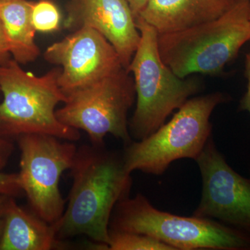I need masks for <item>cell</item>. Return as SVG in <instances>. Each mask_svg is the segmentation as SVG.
<instances>
[{
  "label": "cell",
  "instance_id": "obj_1",
  "mask_svg": "<svg viewBox=\"0 0 250 250\" xmlns=\"http://www.w3.org/2000/svg\"><path fill=\"white\" fill-rule=\"evenodd\" d=\"M71 189L63 214L54 223L59 239L89 238L108 250L109 224L117 204L129 197L131 173L125 167L122 153L104 145L77 147L70 167Z\"/></svg>",
  "mask_w": 250,
  "mask_h": 250
},
{
  "label": "cell",
  "instance_id": "obj_2",
  "mask_svg": "<svg viewBox=\"0 0 250 250\" xmlns=\"http://www.w3.org/2000/svg\"><path fill=\"white\" fill-rule=\"evenodd\" d=\"M61 67L41 76L26 71L10 59L0 65V136L6 139L27 134H42L77 142L79 130L62 124L57 106L67 98L59 86Z\"/></svg>",
  "mask_w": 250,
  "mask_h": 250
},
{
  "label": "cell",
  "instance_id": "obj_3",
  "mask_svg": "<svg viewBox=\"0 0 250 250\" xmlns=\"http://www.w3.org/2000/svg\"><path fill=\"white\" fill-rule=\"evenodd\" d=\"M250 0H234L220 17L186 30L158 34L163 62L176 75H218L250 41Z\"/></svg>",
  "mask_w": 250,
  "mask_h": 250
},
{
  "label": "cell",
  "instance_id": "obj_4",
  "mask_svg": "<svg viewBox=\"0 0 250 250\" xmlns=\"http://www.w3.org/2000/svg\"><path fill=\"white\" fill-rule=\"evenodd\" d=\"M141 34L138 48L126 70L132 74L136 89V108L129 121L131 139L141 141L166 123V119L188 100L201 91L196 77L180 78L163 62L158 47V33L138 16Z\"/></svg>",
  "mask_w": 250,
  "mask_h": 250
},
{
  "label": "cell",
  "instance_id": "obj_5",
  "mask_svg": "<svg viewBox=\"0 0 250 250\" xmlns=\"http://www.w3.org/2000/svg\"><path fill=\"white\" fill-rule=\"evenodd\" d=\"M109 230L147 235L174 250H250L248 233L210 219L159 210L141 193L117 204Z\"/></svg>",
  "mask_w": 250,
  "mask_h": 250
},
{
  "label": "cell",
  "instance_id": "obj_6",
  "mask_svg": "<svg viewBox=\"0 0 250 250\" xmlns=\"http://www.w3.org/2000/svg\"><path fill=\"white\" fill-rule=\"evenodd\" d=\"M229 99L215 92L188 100L168 123L146 139L125 145L122 156L126 170L159 176L174 161L195 160L212 136V113Z\"/></svg>",
  "mask_w": 250,
  "mask_h": 250
},
{
  "label": "cell",
  "instance_id": "obj_7",
  "mask_svg": "<svg viewBox=\"0 0 250 250\" xmlns=\"http://www.w3.org/2000/svg\"><path fill=\"white\" fill-rule=\"evenodd\" d=\"M62 107L56 111L62 124L88 135L93 145H104L107 135L132 141L128 113L136 102L134 79L126 69L104 77L67 95Z\"/></svg>",
  "mask_w": 250,
  "mask_h": 250
},
{
  "label": "cell",
  "instance_id": "obj_8",
  "mask_svg": "<svg viewBox=\"0 0 250 250\" xmlns=\"http://www.w3.org/2000/svg\"><path fill=\"white\" fill-rule=\"evenodd\" d=\"M17 139L21 152L18 174L23 193L34 213L47 223H56L66 207L59 184L73 164L77 146L49 135H23Z\"/></svg>",
  "mask_w": 250,
  "mask_h": 250
},
{
  "label": "cell",
  "instance_id": "obj_9",
  "mask_svg": "<svg viewBox=\"0 0 250 250\" xmlns=\"http://www.w3.org/2000/svg\"><path fill=\"white\" fill-rule=\"evenodd\" d=\"M195 161L201 174L202 191L192 215L220 222L250 235V179L229 165L213 136Z\"/></svg>",
  "mask_w": 250,
  "mask_h": 250
},
{
  "label": "cell",
  "instance_id": "obj_10",
  "mask_svg": "<svg viewBox=\"0 0 250 250\" xmlns=\"http://www.w3.org/2000/svg\"><path fill=\"white\" fill-rule=\"evenodd\" d=\"M43 57L61 67L59 86L66 96L125 68L114 47L89 27L72 31L49 45Z\"/></svg>",
  "mask_w": 250,
  "mask_h": 250
},
{
  "label": "cell",
  "instance_id": "obj_11",
  "mask_svg": "<svg viewBox=\"0 0 250 250\" xmlns=\"http://www.w3.org/2000/svg\"><path fill=\"white\" fill-rule=\"evenodd\" d=\"M63 25L71 32L82 27L98 31L116 49L125 69L141 40L136 18L125 0H72Z\"/></svg>",
  "mask_w": 250,
  "mask_h": 250
},
{
  "label": "cell",
  "instance_id": "obj_12",
  "mask_svg": "<svg viewBox=\"0 0 250 250\" xmlns=\"http://www.w3.org/2000/svg\"><path fill=\"white\" fill-rule=\"evenodd\" d=\"M234 0H149L139 17L158 34L186 30L225 14ZM138 17V16H137Z\"/></svg>",
  "mask_w": 250,
  "mask_h": 250
},
{
  "label": "cell",
  "instance_id": "obj_13",
  "mask_svg": "<svg viewBox=\"0 0 250 250\" xmlns=\"http://www.w3.org/2000/svg\"><path fill=\"white\" fill-rule=\"evenodd\" d=\"M54 223H47L10 198L0 250H52L63 248Z\"/></svg>",
  "mask_w": 250,
  "mask_h": 250
},
{
  "label": "cell",
  "instance_id": "obj_14",
  "mask_svg": "<svg viewBox=\"0 0 250 250\" xmlns=\"http://www.w3.org/2000/svg\"><path fill=\"white\" fill-rule=\"evenodd\" d=\"M33 3L27 0H0V20L10 54L21 65L35 62L41 54L31 20Z\"/></svg>",
  "mask_w": 250,
  "mask_h": 250
},
{
  "label": "cell",
  "instance_id": "obj_15",
  "mask_svg": "<svg viewBox=\"0 0 250 250\" xmlns=\"http://www.w3.org/2000/svg\"><path fill=\"white\" fill-rule=\"evenodd\" d=\"M108 250H174L147 235L109 230Z\"/></svg>",
  "mask_w": 250,
  "mask_h": 250
},
{
  "label": "cell",
  "instance_id": "obj_16",
  "mask_svg": "<svg viewBox=\"0 0 250 250\" xmlns=\"http://www.w3.org/2000/svg\"><path fill=\"white\" fill-rule=\"evenodd\" d=\"M31 20L36 31L53 32L59 30L62 14L57 5L49 0H40L33 3Z\"/></svg>",
  "mask_w": 250,
  "mask_h": 250
},
{
  "label": "cell",
  "instance_id": "obj_17",
  "mask_svg": "<svg viewBox=\"0 0 250 250\" xmlns=\"http://www.w3.org/2000/svg\"><path fill=\"white\" fill-rule=\"evenodd\" d=\"M23 193L18 173H5L0 170V194L17 197Z\"/></svg>",
  "mask_w": 250,
  "mask_h": 250
},
{
  "label": "cell",
  "instance_id": "obj_18",
  "mask_svg": "<svg viewBox=\"0 0 250 250\" xmlns=\"http://www.w3.org/2000/svg\"><path fill=\"white\" fill-rule=\"evenodd\" d=\"M14 150L13 143L9 139L0 136V170L7 165Z\"/></svg>",
  "mask_w": 250,
  "mask_h": 250
},
{
  "label": "cell",
  "instance_id": "obj_19",
  "mask_svg": "<svg viewBox=\"0 0 250 250\" xmlns=\"http://www.w3.org/2000/svg\"><path fill=\"white\" fill-rule=\"evenodd\" d=\"M245 67H246L245 74L248 80V85H247L246 93L240 103L239 108L241 111H248L250 115V52L247 54Z\"/></svg>",
  "mask_w": 250,
  "mask_h": 250
},
{
  "label": "cell",
  "instance_id": "obj_20",
  "mask_svg": "<svg viewBox=\"0 0 250 250\" xmlns=\"http://www.w3.org/2000/svg\"><path fill=\"white\" fill-rule=\"evenodd\" d=\"M11 57L4 27L0 20V65L9 61Z\"/></svg>",
  "mask_w": 250,
  "mask_h": 250
},
{
  "label": "cell",
  "instance_id": "obj_21",
  "mask_svg": "<svg viewBox=\"0 0 250 250\" xmlns=\"http://www.w3.org/2000/svg\"><path fill=\"white\" fill-rule=\"evenodd\" d=\"M11 197L8 195L0 194V239H1V234H2L3 228H4L6 208H7L8 204H9Z\"/></svg>",
  "mask_w": 250,
  "mask_h": 250
},
{
  "label": "cell",
  "instance_id": "obj_22",
  "mask_svg": "<svg viewBox=\"0 0 250 250\" xmlns=\"http://www.w3.org/2000/svg\"><path fill=\"white\" fill-rule=\"evenodd\" d=\"M125 1L129 4L134 17L136 18L139 16L140 13L141 12L149 0H125Z\"/></svg>",
  "mask_w": 250,
  "mask_h": 250
},
{
  "label": "cell",
  "instance_id": "obj_23",
  "mask_svg": "<svg viewBox=\"0 0 250 250\" xmlns=\"http://www.w3.org/2000/svg\"></svg>",
  "mask_w": 250,
  "mask_h": 250
},
{
  "label": "cell",
  "instance_id": "obj_24",
  "mask_svg": "<svg viewBox=\"0 0 250 250\" xmlns=\"http://www.w3.org/2000/svg\"></svg>",
  "mask_w": 250,
  "mask_h": 250
}]
</instances>
